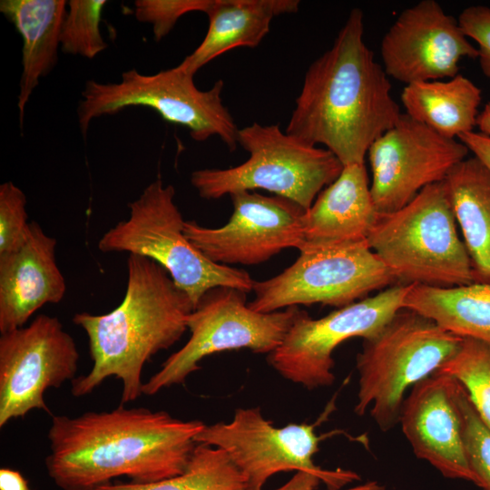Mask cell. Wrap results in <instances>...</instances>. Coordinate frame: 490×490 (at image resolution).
<instances>
[{"mask_svg": "<svg viewBox=\"0 0 490 490\" xmlns=\"http://www.w3.org/2000/svg\"><path fill=\"white\" fill-rule=\"evenodd\" d=\"M204 426L122 404L75 417L54 416L46 470L63 490H93L122 475L135 484L171 478L188 467Z\"/></svg>", "mask_w": 490, "mask_h": 490, "instance_id": "cell-1", "label": "cell"}, {"mask_svg": "<svg viewBox=\"0 0 490 490\" xmlns=\"http://www.w3.org/2000/svg\"><path fill=\"white\" fill-rule=\"evenodd\" d=\"M401 114L389 77L364 41L363 12L354 8L306 72L285 132L324 145L343 166L363 164L370 145Z\"/></svg>", "mask_w": 490, "mask_h": 490, "instance_id": "cell-2", "label": "cell"}, {"mask_svg": "<svg viewBox=\"0 0 490 490\" xmlns=\"http://www.w3.org/2000/svg\"><path fill=\"white\" fill-rule=\"evenodd\" d=\"M127 271L126 291L118 307L103 315L81 312L73 318L88 336L93 362L88 374L71 381L75 397L115 377L122 383L121 404L135 401L142 395L144 364L188 330L193 303L160 264L130 254Z\"/></svg>", "mask_w": 490, "mask_h": 490, "instance_id": "cell-3", "label": "cell"}, {"mask_svg": "<svg viewBox=\"0 0 490 490\" xmlns=\"http://www.w3.org/2000/svg\"><path fill=\"white\" fill-rule=\"evenodd\" d=\"M368 245L398 284L449 288L475 282L442 181L402 208L378 213Z\"/></svg>", "mask_w": 490, "mask_h": 490, "instance_id": "cell-4", "label": "cell"}, {"mask_svg": "<svg viewBox=\"0 0 490 490\" xmlns=\"http://www.w3.org/2000/svg\"><path fill=\"white\" fill-rule=\"evenodd\" d=\"M463 338L408 309H399L374 338L364 339L356 358L354 411L370 416L383 432L399 423L405 393L436 372L459 349Z\"/></svg>", "mask_w": 490, "mask_h": 490, "instance_id": "cell-5", "label": "cell"}, {"mask_svg": "<svg viewBox=\"0 0 490 490\" xmlns=\"http://www.w3.org/2000/svg\"><path fill=\"white\" fill-rule=\"evenodd\" d=\"M175 190L158 177L129 204L130 215L98 241L104 253L128 252L160 264L191 299L194 308L210 289L223 286L246 293L254 279L243 270L218 264L205 257L185 236Z\"/></svg>", "mask_w": 490, "mask_h": 490, "instance_id": "cell-6", "label": "cell"}, {"mask_svg": "<svg viewBox=\"0 0 490 490\" xmlns=\"http://www.w3.org/2000/svg\"><path fill=\"white\" fill-rule=\"evenodd\" d=\"M238 144L249 152L228 169H202L191 183L206 200L261 189L308 210L318 193L341 173L343 164L328 150L303 142L276 124L253 122L239 129Z\"/></svg>", "mask_w": 490, "mask_h": 490, "instance_id": "cell-7", "label": "cell"}, {"mask_svg": "<svg viewBox=\"0 0 490 490\" xmlns=\"http://www.w3.org/2000/svg\"><path fill=\"white\" fill-rule=\"evenodd\" d=\"M193 77L177 65L154 74L131 69L122 73L117 83L87 81L77 108L83 135H86L94 118L142 106L154 110L169 122L187 128L196 142L218 136L234 151L240 128L222 103L224 82L218 80L203 91L197 88Z\"/></svg>", "mask_w": 490, "mask_h": 490, "instance_id": "cell-8", "label": "cell"}, {"mask_svg": "<svg viewBox=\"0 0 490 490\" xmlns=\"http://www.w3.org/2000/svg\"><path fill=\"white\" fill-rule=\"evenodd\" d=\"M299 309L289 307L270 313L251 309L247 293L230 287L208 290L187 318L191 337L172 354L158 372L143 383L142 392L152 396L162 388L183 384L200 369L199 363L214 353L248 348L270 354L280 346Z\"/></svg>", "mask_w": 490, "mask_h": 490, "instance_id": "cell-9", "label": "cell"}, {"mask_svg": "<svg viewBox=\"0 0 490 490\" xmlns=\"http://www.w3.org/2000/svg\"><path fill=\"white\" fill-rule=\"evenodd\" d=\"M323 437L315 433L314 425L275 426L260 407H251L236 409L229 423L205 425L195 442L226 451L253 490H262L271 475L291 470L315 475L328 490L360 480L351 470H328L315 465L313 456Z\"/></svg>", "mask_w": 490, "mask_h": 490, "instance_id": "cell-10", "label": "cell"}, {"mask_svg": "<svg viewBox=\"0 0 490 490\" xmlns=\"http://www.w3.org/2000/svg\"><path fill=\"white\" fill-rule=\"evenodd\" d=\"M410 286H390L317 319L299 309L280 346L269 354V363L285 379L307 389L331 386L335 348L351 338L377 336L403 309Z\"/></svg>", "mask_w": 490, "mask_h": 490, "instance_id": "cell-11", "label": "cell"}, {"mask_svg": "<svg viewBox=\"0 0 490 490\" xmlns=\"http://www.w3.org/2000/svg\"><path fill=\"white\" fill-rule=\"evenodd\" d=\"M396 282L368 243L300 252L281 273L254 280L248 306L262 313L300 304L341 308Z\"/></svg>", "mask_w": 490, "mask_h": 490, "instance_id": "cell-12", "label": "cell"}, {"mask_svg": "<svg viewBox=\"0 0 490 490\" xmlns=\"http://www.w3.org/2000/svg\"><path fill=\"white\" fill-rule=\"evenodd\" d=\"M79 351L56 317L37 316L0 337V427L33 409L51 411L44 397L50 387L73 381Z\"/></svg>", "mask_w": 490, "mask_h": 490, "instance_id": "cell-13", "label": "cell"}, {"mask_svg": "<svg viewBox=\"0 0 490 490\" xmlns=\"http://www.w3.org/2000/svg\"><path fill=\"white\" fill-rule=\"evenodd\" d=\"M468 152L460 140L444 137L402 113L368 151L370 191L378 213L397 211L426 186L443 181Z\"/></svg>", "mask_w": 490, "mask_h": 490, "instance_id": "cell-14", "label": "cell"}, {"mask_svg": "<svg viewBox=\"0 0 490 490\" xmlns=\"http://www.w3.org/2000/svg\"><path fill=\"white\" fill-rule=\"evenodd\" d=\"M230 196L233 212L222 227L184 222L185 236L210 260L223 265H256L284 249L299 248L304 208L289 199L254 191Z\"/></svg>", "mask_w": 490, "mask_h": 490, "instance_id": "cell-15", "label": "cell"}, {"mask_svg": "<svg viewBox=\"0 0 490 490\" xmlns=\"http://www.w3.org/2000/svg\"><path fill=\"white\" fill-rule=\"evenodd\" d=\"M382 66L388 77L406 85L452 78L465 58H477V48L458 20L435 0H422L403 10L384 34Z\"/></svg>", "mask_w": 490, "mask_h": 490, "instance_id": "cell-16", "label": "cell"}, {"mask_svg": "<svg viewBox=\"0 0 490 490\" xmlns=\"http://www.w3.org/2000/svg\"><path fill=\"white\" fill-rule=\"evenodd\" d=\"M457 385L439 370L419 381L404 400L399 423L417 458L446 478L474 483L464 450Z\"/></svg>", "mask_w": 490, "mask_h": 490, "instance_id": "cell-17", "label": "cell"}, {"mask_svg": "<svg viewBox=\"0 0 490 490\" xmlns=\"http://www.w3.org/2000/svg\"><path fill=\"white\" fill-rule=\"evenodd\" d=\"M56 240L31 221L17 250L0 255V332L24 327L45 304L59 303L66 290L55 257Z\"/></svg>", "mask_w": 490, "mask_h": 490, "instance_id": "cell-18", "label": "cell"}, {"mask_svg": "<svg viewBox=\"0 0 490 490\" xmlns=\"http://www.w3.org/2000/svg\"><path fill=\"white\" fill-rule=\"evenodd\" d=\"M377 215L365 163L346 165L306 210L298 250L307 252L368 243Z\"/></svg>", "mask_w": 490, "mask_h": 490, "instance_id": "cell-19", "label": "cell"}, {"mask_svg": "<svg viewBox=\"0 0 490 490\" xmlns=\"http://www.w3.org/2000/svg\"><path fill=\"white\" fill-rule=\"evenodd\" d=\"M299 6L298 0H211L205 12L209 27L203 40L178 66L194 75L231 49L254 48L269 33L275 16L295 13Z\"/></svg>", "mask_w": 490, "mask_h": 490, "instance_id": "cell-20", "label": "cell"}, {"mask_svg": "<svg viewBox=\"0 0 490 490\" xmlns=\"http://www.w3.org/2000/svg\"><path fill=\"white\" fill-rule=\"evenodd\" d=\"M64 0H2L0 12L23 39L22 75L17 100L22 126L25 106L40 79L54 68L66 14Z\"/></svg>", "mask_w": 490, "mask_h": 490, "instance_id": "cell-21", "label": "cell"}, {"mask_svg": "<svg viewBox=\"0 0 490 490\" xmlns=\"http://www.w3.org/2000/svg\"><path fill=\"white\" fill-rule=\"evenodd\" d=\"M442 183L471 260L474 280L490 283V171L471 156L457 163Z\"/></svg>", "mask_w": 490, "mask_h": 490, "instance_id": "cell-22", "label": "cell"}, {"mask_svg": "<svg viewBox=\"0 0 490 490\" xmlns=\"http://www.w3.org/2000/svg\"><path fill=\"white\" fill-rule=\"evenodd\" d=\"M481 101L480 88L460 74L405 85L401 93L408 116L450 139L474 132Z\"/></svg>", "mask_w": 490, "mask_h": 490, "instance_id": "cell-23", "label": "cell"}, {"mask_svg": "<svg viewBox=\"0 0 490 490\" xmlns=\"http://www.w3.org/2000/svg\"><path fill=\"white\" fill-rule=\"evenodd\" d=\"M403 308L461 338L490 344V283L441 288L411 285Z\"/></svg>", "mask_w": 490, "mask_h": 490, "instance_id": "cell-24", "label": "cell"}, {"mask_svg": "<svg viewBox=\"0 0 490 490\" xmlns=\"http://www.w3.org/2000/svg\"><path fill=\"white\" fill-rule=\"evenodd\" d=\"M93 490H253L226 451L197 444L186 470L148 484L107 483Z\"/></svg>", "mask_w": 490, "mask_h": 490, "instance_id": "cell-25", "label": "cell"}, {"mask_svg": "<svg viewBox=\"0 0 490 490\" xmlns=\"http://www.w3.org/2000/svg\"><path fill=\"white\" fill-rule=\"evenodd\" d=\"M437 370L456 378L490 426V344L463 338L458 351Z\"/></svg>", "mask_w": 490, "mask_h": 490, "instance_id": "cell-26", "label": "cell"}, {"mask_svg": "<svg viewBox=\"0 0 490 490\" xmlns=\"http://www.w3.org/2000/svg\"><path fill=\"white\" fill-rule=\"evenodd\" d=\"M104 0H70L60 34V48L68 54L94 58L107 48L100 22Z\"/></svg>", "mask_w": 490, "mask_h": 490, "instance_id": "cell-27", "label": "cell"}, {"mask_svg": "<svg viewBox=\"0 0 490 490\" xmlns=\"http://www.w3.org/2000/svg\"><path fill=\"white\" fill-rule=\"evenodd\" d=\"M456 400L462 416L464 450L474 484L482 490H490V426L482 419L459 381Z\"/></svg>", "mask_w": 490, "mask_h": 490, "instance_id": "cell-28", "label": "cell"}, {"mask_svg": "<svg viewBox=\"0 0 490 490\" xmlns=\"http://www.w3.org/2000/svg\"><path fill=\"white\" fill-rule=\"evenodd\" d=\"M30 223L26 197L13 181L0 185V255L19 249L26 240Z\"/></svg>", "mask_w": 490, "mask_h": 490, "instance_id": "cell-29", "label": "cell"}, {"mask_svg": "<svg viewBox=\"0 0 490 490\" xmlns=\"http://www.w3.org/2000/svg\"><path fill=\"white\" fill-rule=\"evenodd\" d=\"M211 0H136L134 15L152 25L154 40L159 42L174 27L177 21L191 12L205 13Z\"/></svg>", "mask_w": 490, "mask_h": 490, "instance_id": "cell-30", "label": "cell"}, {"mask_svg": "<svg viewBox=\"0 0 490 490\" xmlns=\"http://www.w3.org/2000/svg\"><path fill=\"white\" fill-rule=\"evenodd\" d=\"M464 34L477 44V59L484 75L490 79V7L471 5L458 18Z\"/></svg>", "mask_w": 490, "mask_h": 490, "instance_id": "cell-31", "label": "cell"}, {"mask_svg": "<svg viewBox=\"0 0 490 490\" xmlns=\"http://www.w3.org/2000/svg\"><path fill=\"white\" fill-rule=\"evenodd\" d=\"M320 481L313 474L305 471H297L286 484L273 490H316ZM345 490H385V488L377 481H370Z\"/></svg>", "mask_w": 490, "mask_h": 490, "instance_id": "cell-32", "label": "cell"}, {"mask_svg": "<svg viewBox=\"0 0 490 490\" xmlns=\"http://www.w3.org/2000/svg\"><path fill=\"white\" fill-rule=\"evenodd\" d=\"M460 140L490 171V137L479 132H470L461 135Z\"/></svg>", "mask_w": 490, "mask_h": 490, "instance_id": "cell-33", "label": "cell"}, {"mask_svg": "<svg viewBox=\"0 0 490 490\" xmlns=\"http://www.w3.org/2000/svg\"><path fill=\"white\" fill-rule=\"evenodd\" d=\"M0 490H32L22 474L12 468L0 469Z\"/></svg>", "mask_w": 490, "mask_h": 490, "instance_id": "cell-34", "label": "cell"}, {"mask_svg": "<svg viewBox=\"0 0 490 490\" xmlns=\"http://www.w3.org/2000/svg\"><path fill=\"white\" fill-rule=\"evenodd\" d=\"M476 126L479 128V132L490 137V102L479 113Z\"/></svg>", "mask_w": 490, "mask_h": 490, "instance_id": "cell-35", "label": "cell"}]
</instances>
